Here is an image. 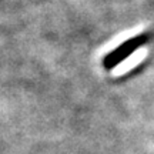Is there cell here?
I'll return each instance as SVG.
<instances>
[{"instance_id":"1","label":"cell","mask_w":154,"mask_h":154,"mask_svg":"<svg viewBox=\"0 0 154 154\" xmlns=\"http://www.w3.org/2000/svg\"><path fill=\"white\" fill-rule=\"evenodd\" d=\"M153 38L151 32H144V33L136 34L133 37L124 40L120 43L116 49L110 50L107 54L103 57V64L107 66L111 72L116 70L117 67H120L123 63H126L128 59H131V56L143 47L144 44H147Z\"/></svg>"}]
</instances>
